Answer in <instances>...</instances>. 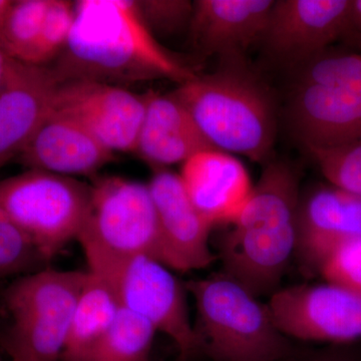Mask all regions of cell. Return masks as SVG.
Listing matches in <instances>:
<instances>
[{
  "label": "cell",
  "mask_w": 361,
  "mask_h": 361,
  "mask_svg": "<svg viewBox=\"0 0 361 361\" xmlns=\"http://www.w3.org/2000/svg\"><path fill=\"white\" fill-rule=\"evenodd\" d=\"M90 186L89 209L77 239L87 270L103 272L139 255L160 261V230L148 184L108 176Z\"/></svg>",
  "instance_id": "obj_5"
},
{
  "label": "cell",
  "mask_w": 361,
  "mask_h": 361,
  "mask_svg": "<svg viewBox=\"0 0 361 361\" xmlns=\"http://www.w3.org/2000/svg\"><path fill=\"white\" fill-rule=\"evenodd\" d=\"M137 6L155 37H172L189 30L194 13V2L190 0H141Z\"/></svg>",
  "instance_id": "obj_27"
},
{
  "label": "cell",
  "mask_w": 361,
  "mask_h": 361,
  "mask_svg": "<svg viewBox=\"0 0 361 361\" xmlns=\"http://www.w3.org/2000/svg\"><path fill=\"white\" fill-rule=\"evenodd\" d=\"M51 0L11 1L0 35V49L8 58L25 61L39 39Z\"/></svg>",
  "instance_id": "obj_23"
},
{
  "label": "cell",
  "mask_w": 361,
  "mask_h": 361,
  "mask_svg": "<svg viewBox=\"0 0 361 361\" xmlns=\"http://www.w3.org/2000/svg\"><path fill=\"white\" fill-rule=\"evenodd\" d=\"M87 271V280L73 312L61 361L73 360L94 344L110 329L122 308L110 280Z\"/></svg>",
  "instance_id": "obj_20"
},
{
  "label": "cell",
  "mask_w": 361,
  "mask_h": 361,
  "mask_svg": "<svg viewBox=\"0 0 361 361\" xmlns=\"http://www.w3.org/2000/svg\"><path fill=\"white\" fill-rule=\"evenodd\" d=\"M212 149L174 92L146 94V110L135 149L142 161L154 170L167 169Z\"/></svg>",
  "instance_id": "obj_19"
},
{
  "label": "cell",
  "mask_w": 361,
  "mask_h": 361,
  "mask_svg": "<svg viewBox=\"0 0 361 361\" xmlns=\"http://www.w3.org/2000/svg\"><path fill=\"white\" fill-rule=\"evenodd\" d=\"M11 59V58H8V56H7L6 54L0 49V85H1L4 75H6L7 68H8Z\"/></svg>",
  "instance_id": "obj_33"
},
{
  "label": "cell",
  "mask_w": 361,
  "mask_h": 361,
  "mask_svg": "<svg viewBox=\"0 0 361 361\" xmlns=\"http://www.w3.org/2000/svg\"><path fill=\"white\" fill-rule=\"evenodd\" d=\"M156 334L145 318L121 308L110 329L68 361H151Z\"/></svg>",
  "instance_id": "obj_21"
},
{
  "label": "cell",
  "mask_w": 361,
  "mask_h": 361,
  "mask_svg": "<svg viewBox=\"0 0 361 361\" xmlns=\"http://www.w3.org/2000/svg\"><path fill=\"white\" fill-rule=\"evenodd\" d=\"M345 345H336L313 355L307 361H360L353 351L344 348Z\"/></svg>",
  "instance_id": "obj_30"
},
{
  "label": "cell",
  "mask_w": 361,
  "mask_h": 361,
  "mask_svg": "<svg viewBox=\"0 0 361 361\" xmlns=\"http://www.w3.org/2000/svg\"><path fill=\"white\" fill-rule=\"evenodd\" d=\"M54 109L73 118L111 153H128L135 152L146 94L94 80H68L59 85Z\"/></svg>",
  "instance_id": "obj_11"
},
{
  "label": "cell",
  "mask_w": 361,
  "mask_h": 361,
  "mask_svg": "<svg viewBox=\"0 0 361 361\" xmlns=\"http://www.w3.org/2000/svg\"><path fill=\"white\" fill-rule=\"evenodd\" d=\"M113 154L73 118L52 106L18 156L30 170L73 177L96 174Z\"/></svg>",
  "instance_id": "obj_18"
},
{
  "label": "cell",
  "mask_w": 361,
  "mask_h": 361,
  "mask_svg": "<svg viewBox=\"0 0 361 361\" xmlns=\"http://www.w3.org/2000/svg\"><path fill=\"white\" fill-rule=\"evenodd\" d=\"M350 0H276L261 44L291 70L348 35Z\"/></svg>",
  "instance_id": "obj_10"
},
{
  "label": "cell",
  "mask_w": 361,
  "mask_h": 361,
  "mask_svg": "<svg viewBox=\"0 0 361 361\" xmlns=\"http://www.w3.org/2000/svg\"><path fill=\"white\" fill-rule=\"evenodd\" d=\"M193 296L198 351L215 361H281L295 353L267 303L223 272L185 282Z\"/></svg>",
  "instance_id": "obj_4"
},
{
  "label": "cell",
  "mask_w": 361,
  "mask_h": 361,
  "mask_svg": "<svg viewBox=\"0 0 361 361\" xmlns=\"http://www.w3.org/2000/svg\"><path fill=\"white\" fill-rule=\"evenodd\" d=\"M90 192L75 178L28 170L0 182V209L49 263L78 239Z\"/></svg>",
  "instance_id": "obj_6"
},
{
  "label": "cell",
  "mask_w": 361,
  "mask_h": 361,
  "mask_svg": "<svg viewBox=\"0 0 361 361\" xmlns=\"http://www.w3.org/2000/svg\"><path fill=\"white\" fill-rule=\"evenodd\" d=\"M284 116L292 135L305 149L361 140V92L291 87Z\"/></svg>",
  "instance_id": "obj_15"
},
{
  "label": "cell",
  "mask_w": 361,
  "mask_h": 361,
  "mask_svg": "<svg viewBox=\"0 0 361 361\" xmlns=\"http://www.w3.org/2000/svg\"><path fill=\"white\" fill-rule=\"evenodd\" d=\"M96 273L113 283L122 308L145 318L157 332L172 339L180 360H189L198 353L188 306L189 292L168 266L151 256L139 255Z\"/></svg>",
  "instance_id": "obj_8"
},
{
  "label": "cell",
  "mask_w": 361,
  "mask_h": 361,
  "mask_svg": "<svg viewBox=\"0 0 361 361\" xmlns=\"http://www.w3.org/2000/svg\"><path fill=\"white\" fill-rule=\"evenodd\" d=\"M11 6V0H0V35H1L2 28H4Z\"/></svg>",
  "instance_id": "obj_32"
},
{
  "label": "cell",
  "mask_w": 361,
  "mask_h": 361,
  "mask_svg": "<svg viewBox=\"0 0 361 361\" xmlns=\"http://www.w3.org/2000/svg\"><path fill=\"white\" fill-rule=\"evenodd\" d=\"M61 84L51 66L11 59L0 85V169L20 156L51 111Z\"/></svg>",
  "instance_id": "obj_14"
},
{
  "label": "cell",
  "mask_w": 361,
  "mask_h": 361,
  "mask_svg": "<svg viewBox=\"0 0 361 361\" xmlns=\"http://www.w3.org/2000/svg\"><path fill=\"white\" fill-rule=\"evenodd\" d=\"M267 305L288 338L332 345L361 339V294L341 285L325 281L280 288Z\"/></svg>",
  "instance_id": "obj_9"
},
{
  "label": "cell",
  "mask_w": 361,
  "mask_h": 361,
  "mask_svg": "<svg viewBox=\"0 0 361 361\" xmlns=\"http://www.w3.org/2000/svg\"><path fill=\"white\" fill-rule=\"evenodd\" d=\"M59 82L130 84L173 80L198 73L161 47L134 0H80L68 44L51 66Z\"/></svg>",
  "instance_id": "obj_1"
},
{
  "label": "cell",
  "mask_w": 361,
  "mask_h": 361,
  "mask_svg": "<svg viewBox=\"0 0 361 361\" xmlns=\"http://www.w3.org/2000/svg\"><path fill=\"white\" fill-rule=\"evenodd\" d=\"M173 92L214 148L264 165L272 160L276 101L244 56L220 59L217 71L197 75Z\"/></svg>",
  "instance_id": "obj_3"
},
{
  "label": "cell",
  "mask_w": 361,
  "mask_h": 361,
  "mask_svg": "<svg viewBox=\"0 0 361 361\" xmlns=\"http://www.w3.org/2000/svg\"><path fill=\"white\" fill-rule=\"evenodd\" d=\"M179 175L192 204L213 227L229 224L248 201L254 187L238 159L215 149L188 159Z\"/></svg>",
  "instance_id": "obj_17"
},
{
  "label": "cell",
  "mask_w": 361,
  "mask_h": 361,
  "mask_svg": "<svg viewBox=\"0 0 361 361\" xmlns=\"http://www.w3.org/2000/svg\"><path fill=\"white\" fill-rule=\"evenodd\" d=\"M0 361H4V358H2L1 356H0Z\"/></svg>",
  "instance_id": "obj_34"
},
{
  "label": "cell",
  "mask_w": 361,
  "mask_h": 361,
  "mask_svg": "<svg viewBox=\"0 0 361 361\" xmlns=\"http://www.w3.org/2000/svg\"><path fill=\"white\" fill-rule=\"evenodd\" d=\"M319 275L361 294V237L339 247L325 261Z\"/></svg>",
  "instance_id": "obj_28"
},
{
  "label": "cell",
  "mask_w": 361,
  "mask_h": 361,
  "mask_svg": "<svg viewBox=\"0 0 361 361\" xmlns=\"http://www.w3.org/2000/svg\"><path fill=\"white\" fill-rule=\"evenodd\" d=\"M0 345L6 351L11 361H37L30 349L6 329L0 330Z\"/></svg>",
  "instance_id": "obj_29"
},
{
  "label": "cell",
  "mask_w": 361,
  "mask_h": 361,
  "mask_svg": "<svg viewBox=\"0 0 361 361\" xmlns=\"http://www.w3.org/2000/svg\"><path fill=\"white\" fill-rule=\"evenodd\" d=\"M274 0H197L189 32L201 54L241 58L261 44Z\"/></svg>",
  "instance_id": "obj_16"
},
{
  "label": "cell",
  "mask_w": 361,
  "mask_h": 361,
  "mask_svg": "<svg viewBox=\"0 0 361 361\" xmlns=\"http://www.w3.org/2000/svg\"><path fill=\"white\" fill-rule=\"evenodd\" d=\"M87 271L44 268L14 280L4 293L6 329L37 361H61Z\"/></svg>",
  "instance_id": "obj_7"
},
{
  "label": "cell",
  "mask_w": 361,
  "mask_h": 361,
  "mask_svg": "<svg viewBox=\"0 0 361 361\" xmlns=\"http://www.w3.org/2000/svg\"><path fill=\"white\" fill-rule=\"evenodd\" d=\"M299 183L298 171L288 161L266 163L248 201L220 239L222 272L258 298L281 288L295 257Z\"/></svg>",
  "instance_id": "obj_2"
},
{
  "label": "cell",
  "mask_w": 361,
  "mask_h": 361,
  "mask_svg": "<svg viewBox=\"0 0 361 361\" xmlns=\"http://www.w3.org/2000/svg\"><path fill=\"white\" fill-rule=\"evenodd\" d=\"M306 151L330 185L361 198V140L332 148Z\"/></svg>",
  "instance_id": "obj_25"
},
{
  "label": "cell",
  "mask_w": 361,
  "mask_h": 361,
  "mask_svg": "<svg viewBox=\"0 0 361 361\" xmlns=\"http://www.w3.org/2000/svg\"><path fill=\"white\" fill-rule=\"evenodd\" d=\"M289 71L291 87H319L361 92V54L329 49Z\"/></svg>",
  "instance_id": "obj_22"
},
{
  "label": "cell",
  "mask_w": 361,
  "mask_h": 361,
  "mask_svg": "<svg viewBox=\"0 0 361 361\" xmlns=\"http://www.w3.org/2000/svg\"><path fill=\"white\" fill-rule=\"evenodd\" d=\"M75 21V2L51 0L42 30L32 51L23 63L47 66L63 51Z\"/></svg>",
  "instance_id": "obj_24"
},
{
  "label": "cell",
  "mask_w": 361,
  "mask_h": 361,
  "mask_svg": "<svg viewBox=\"0 0 361 361\" xmlns=\"http://www.w3.org/2000/svg\"><path fill=\"white\" fill-rule=\"evenodd\" d=\"M148 186L158 217L161 262L170 269L189 272L218 260L209 243L213 226L192 204L180 175L159 169Z\"/></svg>",
  "instance_id": "obj_12"
},
{
  "label": "cell",
  "mask_w": 361,
  "mask_h": 361,
  "mask_svg": "<svg viewBox=\"0 0 361 361\" xmlns=\"http://www.w3.org/2000/svg\"><path fill=\"white\" fill-rule=\"evenodd\" d=\"M37 249L0 209V281L44 269Z\"/></svg>",
  "instance_id": "obj_26"
},
{
  "label": "cell",
  "mask_w": 361,
  "mask_h": 361,
  "mask_svg": "<svg viewBox=\"0 0 361 361\" xmlns=\"http://www.w3.org/2000/svg\"><path fill=\"white\" fill-rule=\"evenodd\" d=\"M178 361H188V360H180V358H179V360H178Z\"/></svg>",
  "instance_id": "obj_35"
},
{
  "label": "cell",
  "mask_w": 361,
  "mask_h": 361,
  "mask_svg": "<svg viewBox=\"0 0 361 361\" xmlns=\"http://www.w3.org/2000/svg\"><path fill=\"white\" fill-rule=\"evenodd\" d=\"M361 237V198L334 185H318L300 196L295 258L304 273L319 274L325 261Z\"/></svg>",
  "instance_id": "obj_13"
},
{
  "label": "cell",
  "mask_w": 361,
  "mask_h": 361,
  "mask_svg": "<svg viewBox=\"0 0 361 361\" xmlns=\"http://www.w3.org/2000/svg\"><path fill=\"white\" fill-rule=\"evenodd\" d=\"M361 37V0H350L348 13V35Z\"/></svg>",
  "instance_id": "obj_31"
}]
</instances>
